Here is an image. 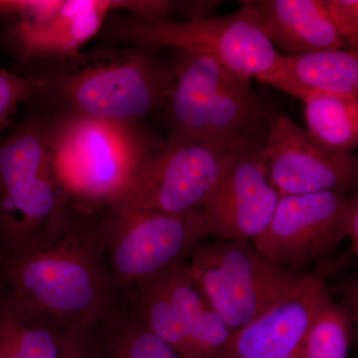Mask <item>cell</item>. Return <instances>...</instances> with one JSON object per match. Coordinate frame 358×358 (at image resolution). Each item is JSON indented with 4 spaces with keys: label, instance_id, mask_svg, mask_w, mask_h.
<instances>
[{
    "label": "cell",
    "instance_id": "6da1fadb",
    "mask_svg": "<svg viewBox=\"0 0 358 358\" xmlns=\"http://www.w3.org/2000/svg\"><path fill=\"white\" fill-rule=\"evenodd\" d=\"M3 289L16 308L69 334L85 331L107 312L114 281L101 236L57 227L0 263Z\"/></svg>",
    "mask_w": 358,
    "mask_h": 358
},
{
    "label": "cell",
    "instance_id": "7a4b0ae2",
    "mask_svg": "<svg viewBox=\"0 0 358 358\" xmlns=\"http://www.w3.org/2000/svg\"><path fill=\"white\" fill-rule=\"evenodd\" d=\"M152 148L134 124L79 114L48 134L52 171L66 199L89 206L122 203Z\"/></svg>",
    "mask_w": 358,
    "mask_h": 358
},
{
    "label": "cell",
    "instance_id": "3957f363",
    "mask_svg": "<svg viewBox=\"0 0 358 358\" xmlns=\"http://www.w3.org/2000/svg\"><path fill=\"white\" fill-rule=\"evenodd\" d=\"M166 107L173 133L202 140H236L260 133L268 113L251 80L213 59L179 51Z\"/></svg>",
    "mask_w": 358,
    "mask_h": 358
},
{
    "label": "cell",
    "instance_id": "277c9868",
    "mask_svg": "<svg viewBox=\"0 0 358 358\" xmlns=\"http://www.w3.org/2000/svg\"><path fill=\"white\" fill-rule=\"evenodd\" d=\"M66 201L52 171L48 134L27 124L0 141L2 260L55 229Z\"/></svg>",
    "mask_w": 358,
    "mask_h": 358
},
{
    "label": "cell",
    "instance_id": "5b68a950",
    "mask_svg": "<svg viewBox=\"0 0 358 358\" xmlns=\"http://www.w3.org/2000/svg\"><path fill=\"white\" fill-rule=\"evenodd\" d=\"M69 59L61 88L77 114L133 124L157 108L166 107L173 71L145 54L100 51Z\"/></svg>",
    "mask_w": 358,
    "mask_h": 358
},
{
    "label": "cell",
    "instance_id": "8992f818",
    "mask_svg": "<svg viewBox=\"0 0 358 358\" xmlns=\"http://www.w3.org/2000/svg\"><path fill=\"white\" fill-rule=\"evenodd\" d=\"M187 267L199 293L232 333L262 315L307 275L273 263L248 241H202Z\"/></svg>",
    "mask_w": 358,
    "mask_h": 358
},
{
    "label": "cell",
    "instance_id": "52a82bcc",
    "mask_svg": "<svg viewBox=\"0 0 358 358\" xmlns=\"http://www.w3.org/2000/svg\"><path fill=\"white\" fill-rule=\"evenodd\" d=\"M122 38L141 45H164L213 59L240 76L270 84L282 55L264 32L253 1L242 2L236 13L178 22L134 17L119 27Z\"/></svg>",
    "mask_w": 358,
    "mask_h": 358
},
{
    "label": "cell",
    "instance_id": "ba28073f",
    "mask_svg": "<svg viewBox=\"0 0 358 358\" xmlns=\"http://www.w3.org/2000/svg\"><path fill=\"white\" fill-rule=\"evenodd\" d=\"M207 234L201 208L171 214L120 204L101 240L114 284L136 287L187 262Z\"/></svg>",
    "mask_w": 358,
    "mask_h": 358
},
{
    "label": "cell",
    "instance_id": "9c48e42d",
    "mask_svg": "<svg viewBox=\"0 0 358 358\" xmlns=\"http://www.w3.org/2000/svg\"><path fill=\"white\" fill-rule=\"evenodd\" d=\"M254 136L202 140L171 133L160 147H152L120 204L171 214L202 208L233 152Z\"/></svg>",
    "mask_w": 358,
    "mask_h": 358
},
{
    "label": "cell",
    "instance_id": "30bf717a",
    "mask_svg": "<svg viewBox=\"0 0 358 358\" xmlns=\"http://www.w3.org/2000/svg\"><path fill=\"white\" fill-rule=\"evenodd\" d=\"M358 252V199L343 192L282 195L267 228L252 244L277 265L301 271L324 258L345 238Z\"/></svg>",
    "mask_w": 358,
    "mask_h": 358
},
{
    "label": "cell",
    "instance_id": "8fae6325",
    "mask_svg": "<svg viewBox=\"0 0 358 358\" xmlns=\"http://www.w3.org/2000/svg\"><path fill=\"white\" fill-rule=\"evenodd\" d=\"M136 17L166 13L164 0H0V15L14 20L11 36L23 59L71 58L93 38L110 11Z\"/></svg>",
    "mask_w": 358,
    "mask_h": 358
},
{
    "label": "cell",
    "instance_id": "7c38bea8",
    "mask_svg": "<svg viewBox=\"0 0 358 358\" xmlns=\"http://www.w3.org/2000/svg\"><path fill=\"white\" fill-rule=\"evenodd\" d=\"M259 134L238 145L202 206L208 234L218 240L252 242L274 216L280 194L268 180L266 138Z\"/></svg>",
    "mask_w": 358,
    "mask_h": 358
},
{
    "label": "cell",
    "instance_id": "4fadbf2b",
    "mask_svg": "<svg viewBox=\"0 0 358 358\" xmlns=\"http://www.w3.org/2000/svg\"><path fill=\"white\" fill-rule=\"evenodd\" d=\"M263 147L268 180L280 196L346 193L358 176L357 155L320 148L306 129L282 115H270Z\"/></svg>",
    "mask_w": 358,
    "mask_h": 358
},
{
    "label": "cell",
    "instance_id": "5bb4252c",
    "mask_svg": "<svg viewBox=\"0 0 358 358\" xmlns=\"http://www.w3.org/2000/svg\"><path fill=\"white\" fill-rule=\"evenodd\" d=\"M327 294L324 275H306L262 315L233 331L218 358H300L308 329Z\"/></svg>",
    "mask_w": 358,
    "mask_h": 358
},
{
    "label": "cell",
    "instance_id": "9a60e30c",
    "mask_svg": "<svg viewBox=\"0 0 358 358\" xmlns=\"http://www.w3.org/2000/svg\"><path fill=\"white\" fill-rule=\"evenodd\" d=\"M264 32L289 55L343 50L345 39L329 16L326 0L253 1Z\"/></svg>",
    "mask_w": 358,
    "mask_h": 358
},
{
    "label": "cell",
    "instance_id": "2e32d148",
    "mask_svg": "<svg viewBox=\"0 0 358 358\" xmlns=\"http://www.w3.org/2000/svg\"><path fill=\"white\" fill-rule=\"evenodd\" d=\"M303 100L310 92L358 96L357 50H327L282 56L270 84Z\"/></svg>",
    "mask_w": 358,
    "mask_h": 358
},
{
    "label": "cell",
    "instance_id": "e0dca14e",
    "mask_svg": "<svg viewBox=\"0 0 358 358\" xmlns=\"http://www.w3.org/2000/svg\"><path fill=\"white\" fill-rule=\"evenodd\" d=\"M162 280L187 333L195 358L220 357L232 331L199 293L187 262L162 275Z\"/></svg>",
    "mask_w": 358,
    "mask_h": 358
},
{
    "label": "cell",
    "instance_id": "ac0fdd59",
    "mask_svg": "<svg viewBox=\"0 0 358 358\" xmlns=\"http://www.w3.org/2000/svg\"><path fill=\"white\" fill-rule=\"evenodd\" d=\"M301 101L310 138L327 152L352 154L358 145V96L310 92Z\"/></svg>",
    "mask_w": 358,
    "mask_h": 358
},
{
    "label": "cell",
    "instance_id": "d6986e66",
    "mask_svg": "<svg viewBox=\"0 0 358 358\" xmlns=\"http://www.w3.org/2000/svg\"><path fill=\"white\" fill-rule=\"evenodd\" d=\"M134 317L181 358H195L178 310L164 287L162 275L136 287Z\"/></svg>",
    "mask_w": 358,
    "mask_h": 358
},
{
    "label": "cell",
    "instance_id": "ffe728a7",
    "mask_svg": "<svg viewBox=\"0 0 358 358\" xmlns=\"http://www.w3.org/2000/svg\"><path fill=\"white\" fill-rule=\"evenodd\" d=\"M353 324L352 310L327 294L308 329L300 358H348Z\"/></svg>",
    "mask_w": 358,
    "mask_h": 358
},
{
    "label": "cell",
    "instance_id": "44dd1931",
    "mask_svg": "<svg viewBox=\"0 0 358 358\" xmlns=\"http://www.w3.org/2000/svg\"><path fill=\"white\" fill-rule=\"evenodd\" d=\"M0 294L20 358L62 357L66 345L73 333H60L39 320L33 319L14 306L3 289L0 291Z\"/></svg>",
    "mask_w": 358,
    "mask_h": 358
},
{
    "label": "cell",
    "instance_id": "7402d4cb",
    "mask_svg": "<svg viewBox=\"0 0 358 358\" xmlns=\"http://www.w3.org/2000/svg\"><path fill=\"white\" fill-rule=\"evenodd\" d=\"M103 358H181L171 346L150 333L131 315L105 338Z\"/></svg>",
    "mask_w": 358,
    "mask_h": 358
},
{
    "label": "cell",
    "instance_id": "603a6c76",
    "mask_svg": "<svg viewBox=\"0 0 358 358\" xmlns=\"http://www.w3.org/2000/svg\"><path fill=\"white\" fill-rule=\"evenodd\" d=\"M36 77H22L0 68V128L3 126L18 106L44 86Z\"/></svg>",
    "mask_w": 358,
    "mask_h": 358
},
{
    "label": "cell",
    "instance_id": "cb8c5ba5",
    "mask_svg": "<svg viewBox=\"0 0 358 358\" xmlns=\"http://www.w3.org/2000/svg\"><path fill=\"white\" fill-rule=\"evenodd\" d=\"M327 10L336 29L355 50L358 42V1L357 0H326Z\"/></svg>",
    "mask_w": 358,
    "mask_h": 358
},
{
    "label": "cell",
    "instance_id": "d4e9b609",
    "mask_svg": "<svg viewBox=\"0 0 358 358\" xmlns=\"http://www.w3.org/2000/svg\"><path fill=\"white\" fill-rule=\"evenodd\" d=\"M0 358H20L0 294Z\"/></svg>",
    "mask_w": 358,
    "mask_h": 358
},
{
    "label": "cell",
    "instance_id": "484cf974",
    "mask_svg": "<svg viewBox=\"0 0 358 358\" xmlns=\"http://www.w3.org/2000/svg\"><path fill=\"white\" fill-rule=\"evenodd\" d=\"M91 350V343H90L87 331H76L71 334L62 357L60 358H90L92 355Z\"/></svg>",
    "mask_w": 358,
    "mask_h": 358
},
{
    "label": "cell",
    "instance_id": "4316f807",
    "mask_svg": "<svg viewBox=\"0 0 358 358\" xmlns=\"http://www.w3.org/2000/svg\"><path fill=\"white\" fill-rule=\"evenodd\" d=\"M218 1H188L185 2V13L192 20H206L207 16L215 10Z\"/></svg>",
    "mask_w": 358,
    "mask_h": 358
},
{
    "label": "cell",
    "instance_id": "83f0119b",
    "mask_svg": "<svg viewBox=\"0 0 358 358\" xmlns=\"http://www.w3.org/2000/svg\"><path fill=\"white\" fill-rule=\"evenodd\" d=\"M1 261H2V256H1V253H0V263H1Z\"/></svg>",
    "mask_w": 358,
    "mask_h": 358
}]
</instances>
